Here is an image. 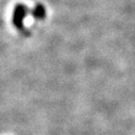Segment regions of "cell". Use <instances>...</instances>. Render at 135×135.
Instances as JSON below:
<instances>
[{"label": "cell", "instance_id": "7a4b0ae2", "mask_svg": "<svg viewBox=\"0 0 135 135\" xmlns=\"http://www.w3.org/2000/svg\"><path fill=\"white\" fill-rule=\"evenodd\" d=\"M31 13H32V16L34 17L35 19H38V20H42L46 17V9L43 4L38 3L36 4L34 8L31 10Z\"/></svg>", "mask_w": 135, "mask_h": 135}, {"label": "cell", "instance_id": "6da1fadb", "mask_svg": "<svg viewBox=\"0 0 135 135\" xmlns=\"http://www.w3.org/2000/svg\"><path fill=\"white\" fill-rule=\"evenodd\" d=\"M28 13H29V10L25 4H17L15 7L13 12V17H12V21L15 28H17L18 30L23 29V22Z\"/></svg>", "mask_w": 135, "mask_h": 135}]
</instances>
